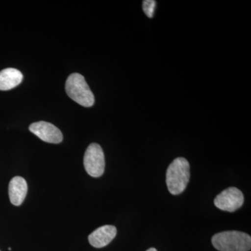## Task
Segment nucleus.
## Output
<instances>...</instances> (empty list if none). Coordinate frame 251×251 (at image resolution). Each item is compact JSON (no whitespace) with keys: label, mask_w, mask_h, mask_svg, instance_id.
Instances as JSON below:
<instances>
[{"label":"nucleus","mask_w":251,"mask_h":251,"mask_svg":"<svg viewBox=\"0 0 251 251\" xmlns=\"http://www.w3.org/2000/svg\"><path fill=\"white\" fill-rule=\"evenodd\" d=\"M190 165L183 157L175 158L166 172V184L172 195L176 196L185 191L189 182Z\"/></svg>","instance_id":"1"},{"label":"nucleus","mask_w":251,"mask_h":251,"mask_svg":"<svg viewBox=\"0 0 251 251\" xmlns=\"http://www.w3.org/2000/svg\"><path fill=\"white\" fill-rule=\"evenodd\" d=\"M213 246L219 251H250L251 237L245 232L225 231L213 236Z\"/></svg>","instance_id":"2"},{"label":"nucleus","mask_w":251,"mask_h":251,"mask_svg":"<svg viewBox=\"0 0 251 251\" xmlns=\"http://www.w3.org/2000/svg\"><path fill=\"white\" fill-rule=\"evenodd\" d=\"M66 92L72 100L82 106L90 108L95 102L94 95L87 85L85 77L80 74H71L66 82Z\"/></svg>","instance_id":"3"},{"label":"nucleus","mask_w":251,"mask_h":251,"mask_svg":"<svg viewBox=\"0 0 251 251\" xmlns=\"http://www.w3.org/2000/svg\"><path fill=\"white\" fill-rule=\"evenodd\" d=\"M105 156L101 147L97 143L89 145L84 156V167L92 177H100L105 171Z\"/></svg>","instance_id":"4"},{"label":"nucleus","mask_w":251,"mask_h":251,"mask_svg":"<svg viewBox=\"0 0 251 251\" xmlns=\"http://www.w3.org/2000/svg\"><path fill=\"white\" fill-rule=\"evenodd\" d=\"M214 202L216 207L221 210L234 212L242 207L244 202V196L237 188L229 187L220 193Z\"/></svg>","instance_id":"5"},{"label":"nucleus","mask_w":251,"mask_h":251,"mask_svg":"<svg viewBox=\"0 0 251 251\" xmlns=\"http://www.w3.org/2000/svg\"><path fill=\"white\" fill-rule=\"evenodd\" d=\"M29 129L31 133L46 143L59 144L62 143L63 140V135L61 130L49 122H34L29 126Z\"/></svg>","instance_id":"6"},{"label":"nucleus","mask_w":251,"mask_h":251,"mask_svg":"<svg viewBox=\"0 0 251 251\" xmlns=\"http://www.w3.org/2000/svg\"><path fill=\"white\" fill-rule=\"evenodd\" d=\"M117 232L115 226L109 225L101 226L89 235V242L97 249L106 247L116 237Z\"/></svg>","instance_id":"7"},{"label":"nucleus","mask_w":251,"mask_h":251,"mask_svg":"<svg viewBox=\"0 0 251 251\" xmlns=\"http://www.w3.org/2000/svg\"><path fill=\"white\" fill-rule=\"evenodd\" d=\"M27 183L22 176H14L10 181L9 196L11 204L15 206H21L27 196Z\"/></svg>","instance_id":"8"},{"label":"nucleus","mask_w":251,"mask_h":251,"mask_svg":"<svg viewBox=\"0 0 251 251\" xmlns=\"http://www.w3.org/2000/svg\"><path fill=\"white\" fill-rule=\"evenodd\" d=\"M22 73L13 68H8L0 72V90L7 91L15 88L21 83Z\"/></svg>","instance_id":"9"},{"label":"nucleus","mask_w":251,"mask_h":251,"mask_svg":"<svg viewBox=\"0 0 251 251\" xmlns=\"http://www.w3.org/2000/svg\"><path fill=\"white\" fill-rule=\"evenodd\" d=\"M156 1L154 0H145L143 1V9L145 15L148 18H152L154 16Z\"/></svg>","instance_id":"10"},{"label":"nucleus","mask_w":251,"mask_h":251,"mask_svg":"<svg viewBox=\"0 0 251 251\" xmlns=\"http://www.w3.org/2000/svg\"><path fill=\"white\" fill-rule=\"evenodd\" d=\"M146 251H157L156 249H154V248H151V249H148V250H147Z\"/></svg>","instance_id":"11"},{"label":"nucleus","mask_w":251,"mask_h":251,"mask_svg":"<svg viewBox=\"0 0 251 251\" xmlns=\"http://www.w3.org/2000/svg\"></svg>","instance_id":"12"}]
</instances>
